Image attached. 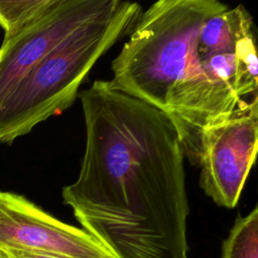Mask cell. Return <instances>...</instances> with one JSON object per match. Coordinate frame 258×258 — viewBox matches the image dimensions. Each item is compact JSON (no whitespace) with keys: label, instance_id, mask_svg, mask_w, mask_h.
Masks as SVG:
<instances>
[{"label":"cell","instance_id":"obj_1","mask_svg":"<svg viewBox=\"0 0 258 258\" xmlns=\"http://www.w3.org/2000/svg\"><path fill=\"white\" fill-rule=\"evenodd\" d=\"M80 98L85 149L63 203L115 258H187L185 156L172 120L111 81Z\"/></svg>","mask_w":258,"mask_h":258},{"label":"cell","instance_id":"obj_2","mask_svg":"<svg viewBox=\"0 0 258 258\" xmlns=\"http://www.w3.org/2000/svg\"><path fill=\"white\" fill-rule=\"evenodd\" d=\"M228 7L218 0L156 1L141 11L112 61L111 83L167 115L178 130L184 156L195 164L202 133L246 103L211 80L198 51L205 20Z\"/></svg>","mask_w":258,"mask_h":258},{"label":"cell","instance_id":"obj_3","mask_svg":"<svg viewBox=\"0 0 258 258\" xmlns=\"http://www.w3.org/2000/svg\"><path fill=\"white\" fill-rule=\"evenodd\" d=\"M141 11L139 3L116 0L108 11L74 30L38 61L0 105V144H11L68 109L92 68L131 31Z\"/></svg>","mask_w":258,"mask_h":258},{"label":"cell","instance_id":"obj_4","mask_svg":"<svg viewBox=\"0 0 258 258\" xmlns=\"http://www.w3.org/2000/svg\"><path fill=\"white\" fill-rule=\"evenodd\" d=\"M258 147V99L239 106L200 137V185L215 204L237 206Z\"/></svg>","mask_w":258,"mask_h":258},{"label":"cell","instance_id":"obj_5","mask_svg":"<svg viewBox=\"0 0 258 258\" xmlns=\"http://www.w3.org/2000/svg\"><path fill=\"white\" fill-rule=\"evenodd\" d=\"M0 248L64 258H115L85 230L66 224L24 196L0 190Z\"/></svg>","mask_w":258,"mask_h":258},{"label":"cell","instance_id":"obj_6","mask_svg":"<svg viewBox=\"0 0 258 258\" xmlns=\"http://www.w3.org/2000/svg\"><path fill=\"white\" fill-rule=\"evenodd\" d=\"M116 0H54L36 20L0 45V105L20 80L55 45Z\"/></svg>","mask_w":258,"mask_h":258},{"label":"cell","instance_id":"obj_7","mask_svg":"<svg viewBox=\"0 0 258 258\" xmlns=\"http://www.w3.org/2000/svg\"><path fill=\"white\" fill-rule=\"evenodd\" d=\"M235 33L231 8L209 16L202 25L198 39L200 57L231 50L234 45Z\"/></svg>","mask_w":258,"mask_h":258},{"label":"cell","instance_id":"obj_8","mask_svg":"<svg viewBox=\"0 0 258 258\" xmlns=\"http://www.w3.org/2000/svg\"><path fill=\"white\" fill-rule=\"evenodd\" d=\"M222 258H258V208L239 217L222 247Z\"/></svg>","mask_w":258,"mask_h":258},{"label":"cell","instance_id":"obj_9","mask_svg":"<svg viewBox=\"0 0 258 258\" xmlns=\"http://www.w3.org/2000/svg\"><path fill=\"white\" fill-rule=\"evenodd\" d=\"M54 0H0V26L8 38L40 17Z\"/></svg>","mask_w":258,"mask_h":258},{"label":"cell","instance_id":"obj_10","mask_svg":"<svg viewBox=\"0 0 258 258\" xmlns=\"http://www.w3.org/2000/svg\"><path fill=\"white\" fill-rule=\"evenodd\" d=\"M8 258H64L56 255L25 251V250H16V249H3Z\"/></svg>","mask_w":258,"mask_h":258},{"label":"cell","instance_id":"obj_11","mask_svg":"<svg viewBox=\"0 0 258 258\" xmlns=\"http://www.w3.org/2000/svg\"><path fill=\"white\" fill-rule=\"evenodd\" d=\"M0 258H8L6 253H5V251L3 249H1V248H0Z\"/></svg>","mask_w":258,"mask_h":258}]
</instances>
